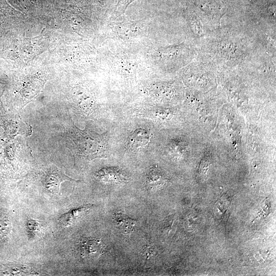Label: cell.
<instances>
[{
    "label": "cell",
    "mask_w": 276,
    "mask_h": 276,
    "mask_svg": "<svg viewBox=\"0 0 276 276\" xmlns=\"http://www.w3.org/2000/svg\"><path fill=\"white\" fill-rule=\"evenodd\" d=\"M11 228V224L9 220L0 219V236H6Z\"/></svg>",
    "instance_id": "cell-9"
},
{
    "label": "cell",
    "mask_w": 276,
    "mask_h": 276,
    "mask_svg": "<svg viewBox=\"0 0 276 276\" xmlns=\"http://www.w3.org/2000/svg\"><path fill=\"white\" fill-rule=\"evenodd\" d=\"M188 18L190 28L195 36L197 38H203L205 36V31L199 16L196 12H191L188 15Z\"/></svg>",
    "instance_id": "cell-8"
},
{
    "label": "cell",
    "mask_w": 276,
    "mask_h": 276,
    "mask_svg": "<svg viewBox=\"0 0 276 276\" xmlns=\"http://www.w3.org/2000/svg\"><path fill=\"white\" fill-rule=\"evenodd\" d=\"M64 180H74L58 170H52L48 172L43 178L45 189L49 193L57 194L60 192V187Z\"/></svg>",
    "instance_id": "cell-2"
},
{
    "label": "cell",
    "mask_w": 276,
    "mask_h": 276,
    "mask_svg": "<svg viewBox=\"0 0 276 276\" xmlns=\"http://www.w3.org/2000/svg\"><path fill=\"white\" fill-rule=\"evenodd\" d=\"M203 54L220 66L245 64L253 57L254 40L245 32L232 28H218L204 36Z\"/></svg>",
    "instance_id": "cell-1"
},
{
    "label": "cell",
    "mask_w": 276,
    "mask_h": 276,
    "mask_svg": "<svg viewBox=\"0 0 276 276\" xmlns=\"http://www.w3.org/2000/svg\"><path fill=\"white\" fill-rule=\"evenodd\" d=\"M134 0H118L117 11L118 12H124L127 7Z\"/></svg>",
    "instance_id": "cell-10"
},
{
    "label": "cell",
    "mask_w": 276,
    "mask_h": 276,
    "mask_svg": "<svg viewBox=\"0 0 276 276\" xmlns=\"http://www.w3.org/2000/svg\"><path fill=\"white\" fill-rule=\"evenodd\" d=\"M86 207H81L72 209L63 214L59 218V223L63 227L68 226L73 224L77 218L82 216L87 210Z\"/></svg>",
    "instance_id": "cell-7"
},
{
    "label": "cell",
    "mask_w": 276,
    "mask_h": 276,
    "mask_svg": "<svg viewBox=\"0 0 276 276\" xmlns=\"http://www.w3.org/2000/svg\"><path fill=\"white\" fill-rule=\"evenodd\" d=\"M114 220L116 227L123 234H128L133 229L135 220L122 212L115 214Z\"/></svg>",
    "instance_id": "cell-6"
},
{
    "label": "cell",
    "mask_w": 276,
    "mask_h": 276,
    "mask_svg": "<svg viewBox=\"0 0 276 276\" xmlns=\"http://www.w3.org/2000/svg\"><path fill=\"white\" fill-rule=\"evenodd\" d=\"M151 139L150 133L146 129L139 128L133 131L127 141V148L131 150H136L147 146Z\"/></svg>",
    "instance_id": "cell-4"
},
{
    "label": "cell",
    "mask_w": 276,
    "mask_h": 276,
    "mask_svg": "<svg viewBox=\"0 0 276 276\" xmlns=\"http://www.w3.org/2000/svg\"><path fill=\"white\" fill-rule=\"evenodd\" d=\"M79 249L83 258L91 259L97 258L101 255L103 250V246L100 240L87 238L81 241Z\"/></svg>",
    "instance_id": "cell-3"
},
{
    "label": "cell",
    "mask_w": 276,
    "mask_h": 276,
    "mask_svg": "<svg viewBox=\"0 0 276 276\" xmlns=\"http://www.w3.org/2000/svg\"><path fill=\"white\" fill-rule=\"evenodd\" d=\"M26 227L29 238L31 240H35L43 236L47 224L43 221L30 219L27 221Z\"/></svg>",
    "instance_id": "cell-5"
}]
</instances>
